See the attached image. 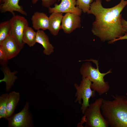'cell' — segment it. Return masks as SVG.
Returning a JSON list of instances; mask_svg holds the SVG:
<instances>
[{"mask_svg":"<svg viewBox=\"0 0 127 127\" xmlns=\"http://www.w3.org/2000/svg\"><path fill=\"white\" fill-rule=\"evenodd\" d=\"M63 16V13L56 12L51 13L49 17V28L48 30L52 35H57L60 30L61 29L60 24Z\"/></svg>","mask_w":127,"mask_h":127,"instance_id":"5bb4252c","label":"cell"},{"mask_svg":"<svg viewBox=\"0 0 127 127\" xmlns=\"http://www.w3.org/2000/svg\"><path fill=\"white\" fill-rule=\"evenodd\" d=\"M36 41V43L43 46L44 49L43 51L44 54L49 55L53 52L54 48L50 43L48 36L43 30L37 31Z\"/></svg>","mask_w":127,"mask_h":127,"instance_id":"4fadbf2b","label":"cell"},{"mask_svg":"<svg viewBox=\"0 0 127 127\" xmlns=\"http://www.w3.org/2000/svg\"><path fill=\"white\" fill-rule=\"evenodd\" d=\"M11 26L9 20L1 22L0 24V44L10 35Z\"/></svg>","mask_w":127,"mask_h":127,"instance_id":"ac0fdd59","label":"cell"},{"mask_svg":"<svg viewBox=\"0 0 127 127\" xmlns=\"http://www.w3.org/2000/svg\"><path fill=\"white\" fill-rule=\"evenodd\" d=\"M93 0H76V5L84 13H87L90 10V5Z\"/></svg>","mask_w":127,"mask_h":127,"instance_id":"ffe728a7","label":"cell"},{"mask_svg":"<svg viewBox=\"0 0 127 127\" xmlns=\"http://www.w3.org/2000/svg\"><path fill=\"white\" fill-rule=\"evenodd\" d=\"M121 24L122 27L125 31L126 33H127V21L125 20L122 18L121 20Z\"/></svg>","mask_w":127,"mask_h":127,"instance_id":"603a6c76","label":"cell"},{"mask_svg":"<svg viewBox=\"0 0 127 127\" xmlns=\"http://www.w3.org/2000/svg\"><path fill=\"white\" fill-rule=\"evenodd\" d=\"M2 71L4 75L3 78L0 80V83L4 82L5 83V91L9 92L14 85V83L17 79V77L15 74L17 72V71H11L9 68L6 66H3Z\"/></svg>","mask_w":127,"mask_h":127,"instance_id":"9a60e30c","label":"cell"},{"mask_svg":"<svg viewBox=\"0 0 127 127\" xmlns=\"http://www.w3.org/2000/svg\"><path fill=\"white\" fill-rule=\"evenodd\" d=\"M61 0L60 3L58 4L55 3L54 7L48 8L49 13L59 12L62 13H70L75 14L80 16L82 11L76 5V0H58L59 1Z\"/></svg>","mask_w":127,"mask_h":127,"instance_id":"ba28073f","label":"cell"},{"mask_svg":"<svg viewBox=\"0 0 127 127\" xmlns=\"http://www.w3.org/2000/svg\"><path fill=\"white\" fill-rule=\"evenodd\" d=\"M20 93L15 91H11L8 93L6 108L7 118L10 117L14 113L15 110L20 100Z\"/></svg>","mask_w":127,"mask_h":127,"instance_id":"2e32d148","label":"cell"},{"mask_svg":"<svg viewBox=\"0 0 127 127\" xmlns=\"http://www.w3.org/2000/svg\"><path fill=\"white\" fill-rule=\"evenodd\" d=\"M80 16L70 13H65L62 21L61 29L65 33L69 34L81 26Z\"/></svg>","mask_w":127,"mask_h":127,"instance_id":"9c48e42d","label":"cell"},{"mask_svg":"<svg viewBox=\"0 0 127 127\" xmlns=\"http://www.w3.org/2000/svg\"><path fill=\"white\" fill-rule=\"evenodd\" d=\"M31 20L33 29L38 30L49 29V17L44 13L36 12L32 15Z\"/></svg>","mask_w":127,"mask_h":127,"instance_id":"8fae6325","label":"cell"},{"mask_svg":"<svg viewBox=\"0 0 127 127\" xmlns=\"http://www.w3.org/2000/svg\"><path fill=\"white\" fill-rule=\"evenodd\" d=\"M127 40V33L126 34L123 36L120 37L118 38L115 39L109 42V43L111 44L113 43L114 42L119 40Z\"/></svg>","mask_w":127,"mask_h":127,"instance_id":"cb8c5ba5","label":"cell"},{"mask_svg":"<svg viewBox=\"0 0 127 127\" xmlns=\"http://www.w3.org/2000/svg\"><path fill=\"white\" fill-rule=\"evenodd\" d=\"M84 61H91L96 65V68L91 63L87 62L83 64L80 70L82 76L88 78L91 82V89L99 96L107 92L109 90L110 87L108 83L105 81L104 77L106 75L112 72L111 70L106 73H102L99 69L98 61L91 59Z\"/></svg>","mask_w":127,"mask_h":127,"instance_id":"3957f363","label":"cell"},{"mask_svg":"<svg viewBox=\"0 0 127 127\" xmlns=\"http://www.w3.org/2000/svg\"><path fill=\"white\" fill-rule=\"evenodd\" d=\"M91 83L88 78L82 76L79 85L76 83L74 84L76 90L75 95L76 98L75 102H78L79 104H82L81 110L83 114L90 105V98L95 96L96 91L91 88Z\"/></svg>","mask_w":127,"mask_h":127,"instance_id":"5b68a950","label":"cell"},{"mask_svg":"<svg viewBox=\"0 0 127 127\" xmlns=\"http://www.w3.org/2000/svg\"><path fill=\"white\" fill-rule=\"evenodd\" d=\"M103 99L100 98L90 104L83 114L82 122L86 127H108L109 126L101 112Z\"/></svg>","mask_w":127,"mask_h":127,"instance_id":"277c9868","label":"cell"},{"mask_svg":"<svg viewBox=\"0 0 127 127\" xmlns=\"http://www.w3.org/2000/svg\"><path fill=\"white\" fill-rule=\"evenodd\" d=\"M111 0H106V1H107V2H108L109 1H111Z\"/></svg>","mask_w":127,"mask_h":127,"instance_id":"484cf974","label":"cell"},{"mask_svg":"<svg viewBox=\"0 0 127 127\" xmlns=\"http://www.w3.org/2000/svg\"><path fill=\"white\" fill-rule=\"evenodd\" d=\"M36 32L28 25L25 28L23 34V40L24 44H27L29 47L33 46L36 43Z\"/></svg>","mask_w":127,"mask_h":127,"instance_id":"e0dca14e","label":"cell"},{"mask_svg":"<svg viewBox=\"0 0 127 127\" xmlns=\"http://www.w3.org/2000/svg\"><path fill=\"white\" fill-rule=\"evenodd\" d=\"M40 0H32V3L33 4L37 3ZM42 1V5L43 6L48 8L56 3L58 0H40Z\"/></svg>","mask_w":127,"mask_h":127,"instance_id":"44dd1931","label":"cell"},{"mask_svg":"<svg viewBox=\"0 0 127 127\" xmlns=\"http://www.w3.org/2000/svg\"><path fill=\"white\" fill-rule=\"evenodd\" d=\"M30 103L27 102L19 112L14 113L6 120L8 127H34L33 115L29 110Z\"/></svg>","mask_w":127,"mask_h":127,"instance_id":"8992f818","label":"cell"},{"mask_svg":"<svg viewBox=\"0 0 127 127\" xmlns=\"http://www.w3.org/2000/svg\"><path fill=\"white\" fill-rule=\"evenodd\" d=\"M111 100L103 99L101 110L111 127H127V97L111 94Z\"/></svg>","mask_w":127,"mask_h":127,"instance_id":"7a4b0ae2","label":"cell"},{"mask_svg":"<svg viewBox=\"0 0 127 127\" xmlns=\"http://www.w3.org/2000/svg\"><path fill=\"white\" fill-rule=\"evenodd\" d=\"M9 20L11 28L10 36L14 39L21 49L24 44L23 37L24 29L28 25V22L24 17L17 15L13 16Z\"/></svg>","mask_w":127,"mask_h":127,"instance_id":"52a82bcc","label":"cell"},{"mask_svg":"<svg viewBox=\"0 0 127 127\" xmlns=\"http://www.w3.org/2000/svg\"><path fill=\"white\" fill-rule=\"evenodd\" d=\"M0 47L4 50L8 60L16 56L21 50L15 40L11 36L0 44Z\"/></svg>","mask_w":127,"mask_h":127,"instance_id":"30bf717a","label":"cell"},{"mask_svg":"<svg viewBox=\"0 0 127 127\" xmlns=\"http://www.w3.org/2000/svg\"><path fill=\"white\" fill-rule=\"evenodd\" d=\"M4 0H0V3H2L3 2Z\"/></svg>","mask_w":127,"mask_h":127,"instance_id":"d4e9b609","label":"cell"},{"mask_svg":"<svg viewBox=\"0 0 127 127\" xmlns=\"http://www.w3.org/2000/svg\"><path fill=\"white\" fill-rule=\"evenodd\" d=\"M8 59L7 56L2 48L0 47V64L3 66H6Z\"/></svg>","mask_w":127,"mask_h":127,"instance_id":"7402d4cb","label":"cell"},{"mask_svg":"<svg viewBox=\"0 0 127 127\" xmlns=\"http://www.w3.org/2000/svg\"><path fill=\"white\" fill-rule=\"evenodd\" d=\"M20 0H4L0 5V10L1 13L9 12L13 16L15 15L14 11L17 12L22 15L27 16V13L23 7L19 5Z\"/></svg>","mask_w":127,"mask_h":127,"instance_id":"7c38bea8","label":"cell"},{"mask_svg":"<svg viewBox=\"0 0 127 127\" xmlns=\"http://www.w3.org/2000/svg\"><path fill=\"white\" fill-rule=\"evenodd\" d=\"M126 95L127 97V92L126 93Z\"/></svg>","mask_w":127,"mask_h":127,"instance_id":"4316f807","label":"cell"},{"mask_svg":"<svg viewBox=\"0 0 127 127\" xmlns=\"http://www.w3.org/2000/svg\"><path fill=\"white\" fill-rule=\"evenodd\" d=\"M8 94H2L0 96V119L7 118L6 108Z\"/></svg>","mask_w":127,"mask_h":127,"instance_id":"d6986e66","label":"cell"},{"mask_svg":"<svg viewBox=\"0 0 127 127\" xmlns=\"http://www.w3.org/2000/svg\"><path fill=\"white\" fill-rule=\"evenodd\" d=\"M101 0H95L90 5L87 13L95 17L92 24L91 32L103 42H108L124 35L126 33L121 24V12L127 5V0L120 3L110 8L104 7Z\"/></svg>","mask_w":127,"mask_h":127,"instance_id":"6da1fadb","label":"cell"}]
</instances>
